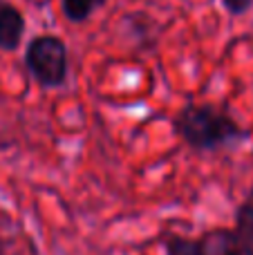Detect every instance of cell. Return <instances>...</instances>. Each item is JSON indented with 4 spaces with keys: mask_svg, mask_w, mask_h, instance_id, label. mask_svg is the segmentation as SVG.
I'll use <instances>...</instances> for the list:
<instances>
[{
    "mask_svg": "<svg viewBox=\"0 0 253 255\" xmlns=\"http://www.w3.org/2000/svg\"><path fill=\"white\" fill-rule=\"evenodd\" d=\"M25 16L18 7H13L7 0H0V49L2 52H13L18 49L25 34Z\"/></svg>",
    "mask_w": 253,
    "mask_h": 255,
    "instance_id": "obj_4",
    "label": "cell"
},
{
    "mask_svg": "<svg viewBox=\"0 0 253 255\" xmlns=\"http://www.w3.org/2000/svg\"><path fill=\"white\" fill-rule=\"evenodd\" d=\"M173 130L184 143L200 152L231 148L249 139V130L211 103H186L175 115Z\"/></svg>",
    "mask_w": 253,
    "mask_h": 255,
    "instance_id": "obj_1",
    "label": "cell"
},
{
    "mask_svg": "<svg viewBox=\"0 0 253 255\" xmlns=\"http://www.w3.org/2000/svg\"><path fill=\"white\" fill-rule=\"evenodd\" d=\"M253 0H222V4L227 7L229 13H233V16H240V13H245L247 9L251 7Z\"/></svg>",
    "mask_w": 253,
    "mask_h": 255,
    "instance_id": "obj_7",
    "label": "cell"
},
{
    "mask_svg": "<svg viewBox=\"0 0 253 255\" xmlns=\"http://www.w3.org/2000/svg\"><path fill=\"white\" fill-rule=\"evenodd\" d=\"M236 238L242 255H253V199L247 197L236 211Z\"/></svg>",
    "mask_w": 253,
    "mask_h": 255,
    "instance_id": "obj_5",
    "label": "cell"
},
{
    "mask_svg": "<svg viewBox=\"0 0 253 255\" xmlns=\"http://www.w3.org/2000/svg\"><path fill=\"white\" fill-rule=\"evenodd\" d=\"M249 199H253V186H251V190H249V195H247Z\"/></svg>",
    "mask_w": 253,
    "mask_h": 255,
    "instance_id": "obj_8",
    "label": "cell"
},
{
    "mask_svg": "<svg viewBox=\"0 0 253 255\" xmlns=\"http://www.w3.org/2000/svg\"><path fill=\"white\" fill-rule=\"evenodd\" d=\"M108 0H61L63 13L70 22H85L94 16L101 7H106Z\"/></svg>",
    "mask_w": 253,
    "mask_h": 255,
    "instance_id": "obj_6",
    "label": "cell"
},
{
    "mask_svg": "<svg viewBox=\"0 0 253 255\" xmlns=\"http://www.w3.org/2000/svg\"><path fill=\"white\" fill-rule=\"evenodd\" d=\"M25 65L40 88H61L67 79V45L58 36H34L25 49Z\"/></svg>",
    "mask_w": 253,
    "mask_h": 255,
    "instance_id": "obj_2",
    "label": "cell"
},
{
    "mask_svg": "<svg viewBox=\"0 0 253 255\" xmlns=\"http://www.w3.org/2000/svg\"><path fill=\"white\" fill-rule=\"evenodd\" d=\"M166 255H242L233 229H211L200 238L166 235Z\"/></svg>",
    "mask_w": 253,
    "mask_h": 255,
    "instance_id": "obj_3",
    "label": "cell"
}]
</instances>
